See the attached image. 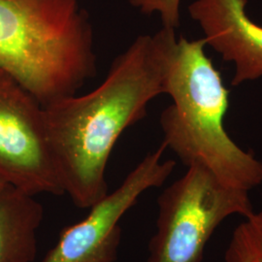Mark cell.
<instances>
[{
	"label": "cell",
	"instance_id": "obj_1",
	"mask_svg": "<svg viewBox=\"0 0 262 262\" xmlns=\"http://www.w3.org/2000/svg\"><path fill=\"white\" fill-rule=\"evenodd\" d=\"M175 29L140 35L113 61L103 82L89 94L44 106L51 148L64 194L90 209L109 193L106 170L116 143L164 94Z\"/></svg>",
	"mask_w": 262,
	"mask_h": 262
},
{
	"label": "cell",
	"instance_id": "obj_2",
	"mask_svg": "<svg viewBox=\"0 0 262 262\" xmlns=\"http://www.w3.org/2000/svg\"><path fill=\"white\" fill-rule=\"evenodd\" d=\"M205 46L203 38L176 42L164 84L173 103L160 116L163 144L187 167L201 163L225 185L250 191L262 185V162L225 130L229 91Z\"/></svg>",
	"mask_w": 262,
	"mask_h": 262
},
{
	"label": "cell",
	"instance_id": "obj_3",
	"mask_svg": "<svg viewBox=\"0 0 262 262\" xmlns=\"http://www.w3.org/2000/svg\"><path fill=\"white\" fill-rule=\"evenodd\" d=\"M94 30L78 0H0V69L47 106L96 74Z\"/></svg>",
	"mask_w": 262,
	"mask_h": 262
},
{
	"label": "cell",
	"instance_id": "obj_4",
	"mask_svg": "<svg viewBox=\"0 0 262 262\" xmlns=\"http://www.w3.org/2000/svg\"><path fill=\"white\" fill-rule=\"evenodd\" d=\"M157 231L146 262H201L217 226L231 215H253L249 191L229 187L201 163L158 198Z\"/></svg>",
	"mask_w": 262,
	"mask_h": 262
},
{
	"label": "cell",
	"instance_id": "obj_5",
	"mask_svg": "<svg viewBox=\"0 0 262 262\" xmlns=\"http://www.w3.org/2000/svg\"><path fill=\"white\" fill-rule=\"evenodd\" d=\"M0 177L36 196L63 195L44 106L0 69Z\"/></svg>",
	"mask_w": 262,
	"mask_h": 262
},
{
	"label": "cell",
	"instance_id": "obj_6",
	"mask_svg": "<svg viewBox=\"0 0 262 262\" xmlns=\"http://www.w3.org/2000/svg\"><path fill=\"white\" fill-rule=\"evenodd\" d=\"M165 149L162 144L149 152L119 187L89 209L82 221L66 227L41 262L117 261L122 217L144 192L161 187L176 166L174 160H162Z\"/></svg>",
	"mask_w": 262,
	"mask_h": 262
},
{
	"label": "cell",
	"instance_id": "obj_7",
	"mask_svg": "<svg viewBox=\"0 0 262 262\" xmlns=\"http://www.w3.org/2000/svg\"><path fill=\"white\" fill-rule=\"evenodd\" d=\"M247 4L248 0H195L188 7L206 45L234 63L233 85L262 77V26L248 16Z\"/></svg>",
	"mask_w": 262,
	"mask_h": 262
},
{
	"label": "cell",
	"instance_id": "obj_8",
	"mask_svg": "<svg viewBox=\"0 0 262 262\" xmlns=\"http://www.w3.org/2000/svg\"><path fill=\"white\" fill-rule=\"evenodd\" d=\"M44 207L35 196L6 185L0 190V262H34Z\"/></svg>",
	"mask_w": 262,
	"mask_h": 262
},
{
	"label": "cell",
	"instance_id": "obj_9",
	"mask_svg": "<svg viewBox=\"0 0 262 262\" xmlns=\"http://www.w3.org/2000/svg\"><path fill=\"white\" fill-rule=\"evenodd\" d=\"M225 258L226 262H262V211L235 228Z\"/></svg>",
	"mask_w": 262,
	"mask_h": 262
},
{
	"label": "cell",
	"instance_id": "obj_10",
	"mask_svg": "<svg viewBox=\"0 0 262 262\" xmlns=\"http://www.w3.org/2000/svg\"><path fill=\"white\" fill-rule=\"evenodd\" d=\"M140 12L150 15L159 13L163 28L176 29L180 26L181 0H129Z\"/></svg>",
	"mask_w": 262,
	"mask_h": 262
},
{
	"label": "cell",
	"instance_id": "obj_11",
	"mask_svg": "<svg viewBox=\"0 0 262 262\" xmlns=\"http://www.w3.org/2000/svg\"><path fill=\"white\" fill-rule=\"evenodd\" d=\"M6 185H7V183H6V182H5L3 179L0 177V190H1L3 187H5Z\"/></svg>",
	"mask_w": 262,
	"mask_h": 262
}]
</instances>
